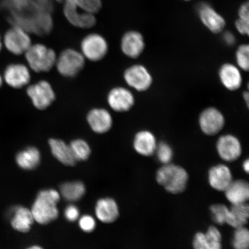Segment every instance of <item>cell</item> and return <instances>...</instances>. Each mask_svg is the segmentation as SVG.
Listing matches in <instances>:
<instances>
[{"label": "cell", "instance_id": "6da1fadb", "mask_svg": "<svg viewBox=\"0 0 249 249\" xmlns=\"http://www.w3.org/2000/svg\"><path fill=\"white\" fill-rule=\"evenodd\" d=\"M8 20L12 26L40 36L49 35L53 29L51 14L40 10L36 5L27 10L10 12Z\"/></svg>", "mask_w": 249, "mask_h": 249}, {"label": "cell", "instance_id": "7a4b0ae2", "mask_svg": "<svg viewBox=\"0 0 249 249\" xmlns=\"http://www.w3.org/2000/svg\"><path fill=\"white\" fill-rule=\"evenodd\" d=\"M60 198V193L54 189L39 192L31 209L35 222L47 225L57 219L59 213L57 205Z\"/></svg>", "mask_w": 249, "mask_h": 249}, {"label": "cell", "instance_id": "3957f363", "mask_svg": "<svg viewBox=\"0 0 249 249\" xmlns=\"http://www.w3.org/2000/svg\"><path fill=\"white\" fill-rule=\"evenodd\" d=\"M156 178L159 184L168 192L179 194L185 191L189 176L184 168L169 163L164 164L157 171Z\"/></svg>", "mask_w": 249, "mask_h": 249}, {"label": "cell", "instance_id": "277c9868", "mask_svg": "<svg viewBox=\"0 0 249 249\" xmlns=\"http://www.w3.org/2000/svg\"><path fill=\"white\" fill-rule=\"evenodd\" d=\"M24 55L30 69L36 73L52 70L57 57L53 50L42 44L31 45Z\"/></svg>", "mask_w": 249, "mask_h": 249}, {"label": "cell", "instance_id": "5b68a950", "mask_svg": "<svg viewBox=\"0 0 249 249\" xmlns=\"http://www.w3.org/2000/svg\"><path fill=\"white\" fill-rule=\"evenodd\" d=\"M86 58L82 53L72 49L64 50L56 60V68L58 73L65 77L77 75L85 67Z\"/></svg>", "mask_w": 249, "mask_h": 249}, {"label": "cell", "instance_id": "8992f818", "mask_svg": "<svg viewBox=\"0 0 249 249\" xmlns=\"http://www.w3.org/2000/svg\"><path fill=\"white\" fill-rule=\"evenodd\" d=\"M26 93L34 107L39 110H44L53 104L56 95L51 83L46 80L39 81L27 87Z\"/></svg>", "mask_w": 249, "mask_h": 249}, {"label": "cell", "instance_id": "52a82bcc", "mask_svg": "<svg viewBox=\"0 0 249 249\" xmlns=\"http://www.w3.org/2000/svg\"><path fill=\"white\" fill-rule=\"evenodd\" d=\"M108 48L107 40L98 34H89L81 43L82 54L92 62L102 60L107 55Z\"/></svg>", "mask_w": 249, "mask_h": 249}, {"label": "cell", "instance_id": "ba28073f", "mask_svg": "<svg viewBox=\"0 0 249 249\" xmlns=\"http://www.w3.org/2000/svg\"><path fill=\"white\" fill-rule=\"evenodd\" d=\"M124 79L127 85L139 92L147 91L153 82L151 74L147 68L140 64L127 68L124 73Z\"/></svg>", "mask_w": 249, "mask_h": 249}, {"label": "cell", "instance_id": "9c48e42d", "mask_svg": "<svg viewBox=\"0 0 249 249\" xmlns=\"http://www.w3.org/2000/svg\"><path fill=\"white\" fill-rule=\"evenodd\" d=\"M4 43L8 51L16 55L25 54L31 45L29 33L15 26L12 27L5 33Z\"/></svg>", "mask_w": 249, "mask_h": 249}, {"label": "cell", "instance_id": "30bf717a", "mask_svg": "<svg viewBox=\"0 0 249 249\" xmlns=\"http://www.w3.org/2000/svg\"><path fill=\"white\" fill-rule=\"evenodd\" d=\"M225 124V117L216 108H207L202 111L199 117L200 129L208 136L217 135L223 129Z\"/></svg>", "mask_w": 249, "mask_h": 249}, {"label": "cell", "instance_id": "8fae6325", "mask_svg": "<svg viewBox=\"0 0 249 249\" xmlns=\"http://www.w3.org/2000/svg\"><path fill=\"white\" fill-rule=\"evenodd\" d=\"M107 101L109 107L118 113L128 111L135 103V96L129 89L116 87L108 92Z\"/></svg>", "mask_w": 249, "mask_h": 249}, {"label": "cell", "instance_id": "7c38bea8", "mask_svg": "<svg viewBox=\"0 0 249 249\" xmlns=\"http://www.w3.org/2000/svg\"><path fill=\"white\" fill-rule=\"evenodd\" d=\"M3 79L11 88H23L30 82V68L22 64H9L5 68Z\"/></svg>", "mask_w": 249, "mask_h": 249}, {"label": "cell", "instance_id": "4fadbf2b", "mask_svg": "<svg viewBox=\"0 0 249 249\" xmlns=\"http://www.w3.org/2000/svg\"><path fill=\"white\" fill-rule=\"evenodd\" d=\"M216 149L221 159L228 162L237 160L242 154L241 143L232 135L220 136L216 142Z\"/></svg>", "mask_w": 249, "mask_h": 249}, {"label": "cell", "instance_id": "5bb4252c", "mask_svg": "<svg viewBox=\"0 0 249 249\" xmlns=\"http://www.w3.org/2000/svg\"><path fill=\"white\" fill-rule=\"evenodd\" d=\"M64 3V15L71 24L82 29H89L94 26V15L81 10L70 0H66Z\"/></svg>", "mask_w": 249, "mask_h": 249}, {"label": "cell", "instance_id": "9a60e30c", "mask_svg": "<svg viewBox=\"0 0 249 249\" xmlns=\"http://www.w3.org/2000/svg\"><path fill=\"white\" fill-rule=\"evenodd\" d=\"M87 121L92 131L97 134L108 132L113 123L110 112L104 108H94L89 110L87 114Z\"/></svg>", "mask_w": 249, "mask_h": 249}, {"label": "cell", "instance_id": "2e32d148", "mask_svg": "<svg viewBox=\"0 0 249 249\" xmlns=\"http://www.w3.org/2000/svg\"><path fill=\"white\" fill-rule=\"evenodd\" d=\"M194 249H222V236L216 227L211 226L205 232L196 233L193 240Z\"/></svg>", "mask_w": 249, "mask_h": 249}, {"label": "cell", "instance_id": "e0dca14e", "mask_svg": "<svg viewBox=\"0 0 249 249\" xmlns=\"http://www.w3.org/2000/svg\"><path fill=\"white\" fill-rule=\"evenodd\" d=\"M121 48L127 57L137 58L142 53L145 48L144 38L137 31H129L124 34L121 39Z\"/></svg>", "mask_w": 249, "mask_h": 249}, {"label": "cell", "instance_id": "ac0fdd59", "mask_svg": "<svg viewBox=\"0 0 249 249\" xmlns=\"http://www.w3.org/2000/svg\"><path fill=\"white\" fill-rule=\"evenodd\" d=\"M198 11L199 17L202 23L212 33L218 34L222 32L225 29V19L210 5L202 3L199 5Z\"/></svg>", "mask_w": 249, "mask_h": 249}, {"label": "cell", "instance_id": "d6986e66", "mask_svg": "<svg viewBox=\"0 0 249 249\" xmlns=\"http://www.w3.org/2000/svg\"><path fill=\"white\" fill-rule=\"evenodd\" d=\"M231 170L225 164H217L208 171V182L212 188L225 192L232 181Z\"/></svg>", "mask_w": 249, "mask_h": 249}, {"label": "cell", "instance_id": "ffe728a7", "mask_svg": "<svg viewBox=\"0 0 249 249\" xmlns=\"http://www.w3.org/2000/svg\"><path fill=\"white\" fill-rule=\"evenodd\" d=\"M11 225L15 231L29 232L35 222L31 210L23 206H17L11 212Z\"/></svg>", "mask_w": 249, "mask_h": 249}, {"label": "cell", "instance_id": "44dd1931", "mask_svg": "<svg viewBox=\"0 0 249 249\" xmlns=\"http://www.w3.org/2000/svg\"><path fill=\"white\" fill-rule=\"evenodd\" d=\"M157 140L154 134L149 130H141L136 134L133 140V148L143 157H150L155 153Z\"/></svg>", "mask_w": 249, "mask_h": 249}, {"label": "cell", "instance_id": "7402d4cb", "mask_svg": "<svg viewBox=\"0 0 249 249\" xmlns=\"http://www.w3.org/2000/svg\"><path fill=\"white\" fill-rule=\"evenodd\" d=\"M95 213L99 220L105 223H111L119 216L117 203L111 198H103L96 202Z\"/></svg>", "mask_w": 249, "mask_h": 249}, {"label": "cell", "instance_id": "603a6c76", "mask_svg": "<svg viewBox=\"0 0 249 249\" xmlns=\"http://www.w3.org/2000/svg\"><path fill=\"white\" fill-rule=\"evenodd\" d=\"M219 76L221 83L230 91H236L242 86L241 71L234 65L230 63L223 64L220 68Z\"/></svg>", "mask_w": 249, "mask_h": 249}, {"label": "cell", "instance_id": "cb8c5ba5", "mask_svg": "<svg viewBox=\"0 0 249 249\" xmlns=\"http://www.w3.org/2000/svg\"><path fill=\"white\" fill-rule=\"evenodd\" d=\"M49 145L53 157L60 163L68 166H73L77 161L71 152L70 144L63 140L51 138L49 140Z\"/></svg>", "mask_w": 249, "mask_h": 249}, {"label": "cell", "instance_id": "d4e9b609", "mask_svg": "<svg viewBox=\"0 0 249 249\" xmlns=\"http://www.w3.org/2000/svg\"><path fill=\"white\" fill-rule=\"evenodd\" d=\"M226 197L232 205L246 203L249 197V186L245 180H232L225 191Z\"/></svg>", "mask_w": 249, "mask_h": 249}, {"label": "cell", "instance_id": "484cf974", "mask_svg": "<svg viewBox=\"0 0 249 249\" xmlns=\"http://www.w3.org/2000/svg\"><path fill=\"white\" fill-rule=\"evenodd\" d=\"M15 160L21 169L32 170L39 166L41 160V155L38 148L28 147L18 152L16 155Z\"/></svg>", "mask_w": 249, "mask_h": 249}, {"label": "cell", "instance_id": "4316f807", "mask_svg": "<svg viewBox=\"0 0 249 249\" xmlns=\"http://www.w3.org/2000/svg\"><path fill=\"white\" fill-rule=\"evenodd\" d=\"M249 217V208L247 202L232 205L230 208V217L227 225L235 229L244 227L248 222Z\"/></svg>", "mask_w": 249, "mask_h": 249}, {"label": "cell", "instance_id": "83f0119b", "mask_svg": "<svg viewBox=\"0 0 249 249\" xmlns=\"http://www.w3.org/2000/svg\"><path fill=\"white\" fill-rule=\"evenodd\" d=\"M85 193V185L79 181L66 182L60 188V194L65 200L70 202L79 200Z\"/></svg>", "mask_w": 249, "mask_h": 249}, {"label": "cell", "instance_id": "f1b7e54d", "mask_svg": "<svg viewBox=\"0 0 249 249\" xmlns=\"http://www.w3.org/2000/svg\"><path fill=\"white\" fill-rule=\"evenodd\" d=\"M70 145L76 161L87 160L91 155V147L84 139H74L71 142Z\"/></svg>", "mask_w": 249, "mask_h": 249}, {"label": "cell", "instance_id": "f546056e", "mask_svg": "<svg viewBox=\"0 0 249 249\" xmlns=\"http://www.w3.org/2000/svg\"><path fill=\"white\" fill-rule=\"evenodd\" d=\"M212 217L214 222L219 225L228 223L230 217V208L226 205L217 204L210 207Z\"/></svg>", "mask_w": 249, "mask_h": 249}, {"label": "cell", "instance_id": "4dcf8cb0", "mask_svg": "<svg viewBox=\"0 0 249 249\" xmlns=\"http://www.w3.org/2000/svg\"><path fill=\"white\" fill-rule=\"evenodd\" d=\"M233 249H249V232L244 227L235 229L232 240Z\"/></svg>", "mask_w": 249, "mask_h": 249}, {"label": "cell", "instance_id": "1f68e13d", "mask_svg": "<svg viewBox=\"0 0 249 249\" xmlns=\"http://www.w3.org/2000/svg\"><path fill=\"white\" fill-rule=\"evenodd\" d=\"M78 8L88 13L94 15L100 10L101 0H70Z\"/></svg>", "mask_w": 249, "mask_h": 249}, {"label": "cell", "instance_id": "d6a6232c", "mask_svg": "<svg viewBox=\"0 0 249 249\" xmlns=\"http://www.w3.org/2000/svg\"><path fill=\"white\" fill-rule=\"evenodd\" d=\"M155 152L159 161L163 164L170 163V161L173 160V149L166 142H161L157 144Z\"/></svg>", "mask_w": 249, "mask_h": 249}, {"label": "cell", "instance_id": "836d02e7", "mask_svg": "<svg viewBox=\"0 0 249 249\" xmlns=\"http://www.w3.org/2000/svg\"><path fill=\"white\" fill-rule=\"evenodd\" d=\"M236 64L240 69L245 71L249 70V46L242 45L236 52Z\"/></svg>", "mask_w": 249, "mask_h": 249}, {"label": "cell", "instance_id": "e575fe53", "mask_svg": "<svg viewBox=\"0 0 249 249\" xmlns=\"http://www.w3.org/2000/svg\"><path fill=\"white\" fill-rule=\"evenodd\" d=\"M79 225L82 231L86 232H92L95 229L96 221L92 216L85 214L80 218Z\"/></svg>", "mask_w": 249, "mask_h": 249}, {"label": "cell", "instance_id": "d590c367", "mask_svg": "<svg viewBox=\"0 0 249 249\" xmlns=\"http://www.w3.org/2000/svg\"><path fill=\"white\" fill-rule=\"evenodd\" d=\"M64 215L68 221L71 222H75L80 216V211L75 205L71 204L65 208Z\"/></svg>", "mask_w": 249, "mask_h": 249}, {"label": "cell", "instance_id": "8d00e7d4", "mask_svg": "<svg viewBox=\"0 0 249 249\" xmlns=\"http://www.w3.org/2000/svg\"><path fill=\"white\" fill-rule=\"evenodd\" d=\"M33 1L37 7L43 11L51 13L53 8L52 0H33Z\"/></svg>", "mask_w": 249, "mask_h": 249}, {"label": "cell", "instance_id": "74e56055", "mask_svg": "<svg viewBox=\"0 0 249 249\" xmlns=\"http://www.w3.org/2000/svg\"><path fill=\"white\" fill-rule=\"evenodd\" d=\"M249 20H245L239 18V19L236 21L235 27L238 32L242 35H249Z\"/></svg>", "mask_w": 249, "mask_h": 249}, {"label": "cell", "instance_id": "f35d334b", "mask_svg": "<svg viewBox=\"0 0 249 249\" xmlns=\"http://www.w3.org/2000/svg\"><path fill=\"white\" fill-rule=\"evenodd\" d=\"M249 5L248 2L245 3V4H242L238 12L239 18H242V19L249 21Z\"/></svg>", "mask_w": 249, "mask_h": 249}, {"label": "cell", "instance_id": "ab89813d", "mask_svg": "<svg viewBox=\"0 0 249 249\" xmlns=\"http://www.w3.org/2000/svg\"><path fill=\"white\" fill-rule=\"evenodd\" d=\"M223 39L227 45L232 46L234 44L235 42V36L231 32L227 31L223 35Z\"/></svg>", "mask_w": 249, "mask_h": 249}, {"label": "cell", "instance_id": "60d3db41", "mask_svg": "<svg viewBox=\"0 0 249 249\" xmlns=\"http://www.w3.org/2000/svg\"><path fill=\"white\" fill-rule=\"evenodd\" d=\"M243 169L247 173L249 172V160H247L244 161V163H243Z\"/></svg>", "mask_w": 249, "mask_h": 249}, {"label": "cell", "instance_id": "b9f144b4", "mask_svg": "<svg viewBox=\"0 0 249 249\" xmlns=\"http://www.w3.org/2000/svg\"><path fill=\"white\" fill-rule=\"evenodd\" d=\"M243 97H244V100L246 103H247V106H249V94L248 91H246L244 92V94H243Z\"/></svg>", "mask_w": 249, "mask_h": 249}, {"label": "cell", "instance_id": "7bdbcfd3", "mask_svg": "<svg viewBox=\"0 0 249 249\" xmlns=\"http://www.w3.org/2000/svg\"><path fill=\"white\" fill-rule=\"evenodd\" d=\"M26 249H44L40 246L38 245H34L31 246V247L27 248Z\"/></svg>", "mask_w": 249, "mask_h": 249}, {"label": "cell", "instance_id": "ee69618b", "mask_svg": "<svg viewBox=\"0 0 249 249\" xmlns=\"http://www.w3.org/2000/svg\"><path fill=\"white\" fill-rule=\"evenodd\" d=\"M3 77H2V76L1 75V74H0V89L1 88V87L3 85Z\"/></svg>", "mask_w": 249, "mask_h": 249}, {"label": "cell", "instance_id": "f6af8a7d", "mask_svg": "<svg viewBox=\"0 0 249 249\" xmlns=\"http://www.w3.org/2000/svg\"><path fill=\"white\" fill-rule=\"evenodd\" d=\"M2 48V43L1 41V37H0V52H1Z\"/></svg>", "mask_w": 249, "mask_h": 249}, {"label": "cell", "instance_id": "bcb514c9", "mask_svg": "<svg viewBox=\"0 0 249 249\" xmlns=\"http://www.w3.org/2000/svg\"><path fill=\"white\" fill-rule=\"evenodd\" d=\"M185 1H191V0H185Z\"/></svg>", "mask_w": 249, "mask_h": 249}]
</instances>
